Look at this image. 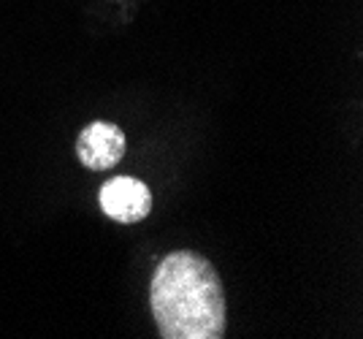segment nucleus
<instances>
[{
	"label": "nucleus",
	"instance_id": "obj_1",
	"mask_svg": "<svg viewBox=\"0 0 363 339\" xmlns=\"http://www.w3.org/2000/svg\"><path fill=\"white\" fill-rule=\"evenodd\" d=\"M150 309L163 339H223L228 326L223 277L196 250L168 252L150 279Z\"/></svg>",
	"mask_w": 363,
	"mask_h": 339
},
{
	"label": "nucleus",
	"instance_id": "obj_2",
	"mask_svg": "<svg viewBox=\"0 0 363 339\" xmlns=\"http://www.w3.org/2000/svg\"><path fill=\"white\" fill-rule=\"evenodd\" d=\"M101 212L122 226L147 220L152 212V190L136 177H111L98 193Z\"/></svg>",
	"mask_w": 363,
	"mask_h": 339
},
{
	"label": "nucleus",
	"instance_id": "obj_3",
	"mask_svg": "<svg viewBox=\"0 0 363 339\" xmlns=\"http://www.w3.org/2000/svg\"><path fill=\"white\" fill-rule=\"evenodd\" d=\"M125 150H128V139H125L122 128L114 123H106V120L90 123L76 139L79 163L90 171L114 169L125 157Z\"/></svg>",
	"mask_w": 363,
	"mask_h": 339
}]
</instances>
